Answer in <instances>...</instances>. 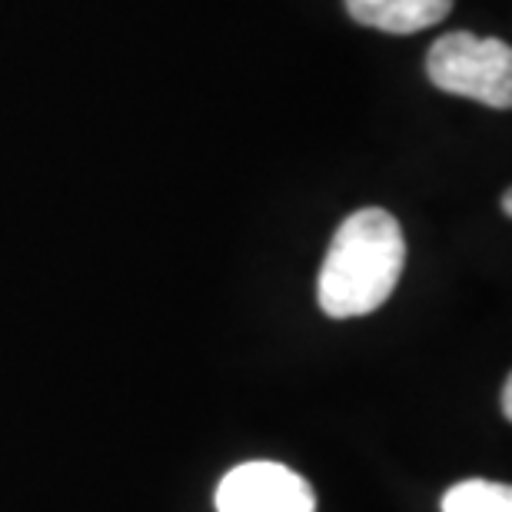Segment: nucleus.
Masks as SVG:
<instances>
[{
  "label": "nucleus",
  "mask_w": 512,
  "mask_h": 512,
  "mask_svg": "<svg viewBox=\"0 0 512 512\" xmlns=\"http://www.w3.org/2000/svg\"><path fill=\"white\" fill-rule=\"evenodd\" d=\"M406 266L403 227L393 213L366 207L350 213L323 260L316 300L330 320L366 316L393 296Z\"/></svg>",
  "instance_id": "obj_1"
},
{
  "label": "nucleus",
  "mask_w": 512,
  "mask_h": 512,
  "mask_svg": "<svg viewBox=\"0 0 512 512\" xmlns=\"http://www.w3.org/2000/svg\"><path fill=\"white\" fill-rule=\"evenodd\" d=\"M426 74L436 90L479 100L493 110L512 107V50L499 37L453 30L429 47Z\"/></svg>",
  "instance_id": "obj_2"
},
{
  "label": "nucleus",
  "mask_w": 512,
  "mask_h": 512,
  "mask_svg": "<svg viewBox=\"0 0 512 512\" xmlns=\"http://www.w3.org/2000/svg\"><path fill=\"white\" fill-rule=\"evenodd\" d=\"M217 512H316V493L283 463H243L217 486Z\"/></svg>",
  "instance_id": "obj_3"
},
{
  "label": "nucleus",
  "mask_w": 512,
  "mask_h": 512,
  "mask_svg": "<svg viewBox=\"0 0 512 512\" xmlns=\"http://www.w3.org/2000/svg\"><path fill=\"white\" fill-rule=\"evenodd\" d=\"M356 24L383 34H419L449 17L453 0H346Z\"/></svg>",
  "instance_id": "obj_4"
},
{
  "label": "nucleus",
  "mask_w": 512,
  "mask_h": 512,
  "mask_svg": "<svg viewBox=\"0 0 512 512\" xmlns=\"http://www.w3.org/2000/svg\"><path fill=\"white\" fill-rule=\"evenodd\" d=\"M443 512H512V489L489 479H466L443 496Z\"/></svg>",
  "instance_id": "obj_5"
},
{
  "label": "nucleus",
  "mask_w": 512,
  "mask_h": 512,
  "mask_svg": "<svg viewBox=\"0 0 512 512\" xmlns=\"http://www.w3.org/2000/svg\"><path fill=\"white\" fill-rule=\"evenodd\" d=\"M503 416L512 419V380L506 376V383H503Z\"/></svg>",
  "instance_id": "obj_6"
},
{
  "label": "nucleus",
  "mask_w": 512,
  "mask_h": 512,
  "mask_svg": "<svg viewBox=\"0 0 512 512\" xmlns=\"http://www.w3.org/2000/svg\"><path fill=\"white\" fill-rule=\"evenodd\" d=\"M503 213H506V217H512V193L509 190L503 193Z\"/></svg>",
  "instance_id": "obj_7"
}]
</instances>
